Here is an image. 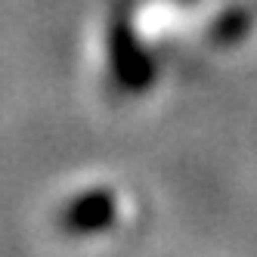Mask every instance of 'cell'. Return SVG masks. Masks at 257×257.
Listing matches in <instances>:
<instances>
[{
  "instance_id": "1",
  "label": "cell",
  "mask_w": 257,
  "mask_h": 257,
  "mask_svg": "<svg viewBox=\"0 0 257 257\" xmlns=\"http://www.w3.org/2000/svg\"><path fill=\"white\" fill-rule=\"evenodd\" d=\"M112 195L108 189H81L68 195L59 208H53V226L62 235L81 238L90 232H99L112 226Z\"/></svg>"
}]
</instances>
